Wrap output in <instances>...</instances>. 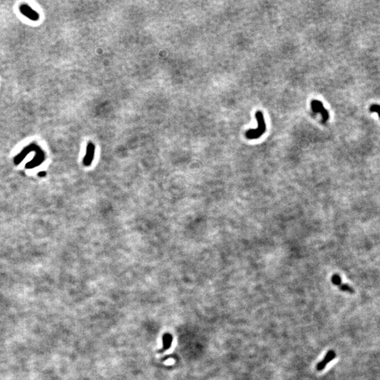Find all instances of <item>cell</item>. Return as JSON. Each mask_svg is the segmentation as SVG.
<instances>
[{
	"instance_id": "obj_5",
	"label": "cell",
	"mask_w": 380,
	"mask_h": 380,
	"mask_svg": "<svg viewBox=\"0 0 380 380\" xmlns=\"http://www.w3.org/2000/svg\"><path fill=\"white\" fill-rule=\"evenodd\" d=\"M94 145L92 143H89L88 147H87V152L83 160V164L85 165V166H89L92 164V162L94 159Z\"/></svg>"
},
{
	"instance_id": "obj_9",
	"label": "cell",
	"mask_w": 380,
	"mask_h": 380,
	"mask_svg": "<svg viewBox=\"0 0 380 380\" xmlns=\"http://www.w3.org/2000/svg\"><path fill=\"white\" fill-rule=\"evenodd\" d=\"M370 111H376L379 113V117H380V106L378 105H373L372 106L370 107Z\"/></svg>"
},
{
	"instance_id": "obj_4",
	"label": "cell",
	"mask_w": 380,
	"mask_h": 380,
	"mask_svg": "<svg viewBox=\"0 0 380 380\" xmlns=\"http://www.w3.org/2000/svg\"><path fill=\"white\" fill-rule=\"evenodd\" d=\"M20 11L24 16H26V17H28L32 21H38L39 18H40L38 13L36 12L35 11L32 10L31 8L29 6H28L27 4H22L20 7Z\"/></svg>"
},
{
	"instance_id": "obj_2",
	"label": "cell",
	"mask_w": 380,
	"mask_h": 380,
	"mask_svg": "<svg viewBox=\"0 0 380 380\" xmlns=\"http://www.w3.org/2000/svg\"><path fill=\"white\" fill-rule=\"evenodd\" d=\"M311 107L313 112L320 113V114H322L324 121L325 122L328 121L329 118L328 111L324 107L322 102L320 101H318V100H312L311 102Z\"/></svg>"
},
{
	"instance_id": "obj_6",
	"label": "cell",
	"mask_w": 380,
	"mask_h": 380,
	"mask_svg": "<svg viewBox=\"0 0 380 380\" xmlns=\"http://www.w3.org/2000/svg\"><path fill=\"white\" fill-rule=\"evenodd\" d=\"M338 287L342 290V292H346L348 293H350V294H353L354 293V289L352 288L351 286H349V285L346 284H339Z\"/></svg>"
},
{
	"instance_id": "obj_3",
	"label": "cell",
	"mask_w": 380,
	"mask_h": 380,
	"mask_svg": "<svg viewBox=\"0 0 380 380\" xmlns=\"http://www.w3.org/2000/svg\"><path fill=\"white\" fill-rule=\"evenodd\" d=\"M336 357V353L333 350H329L328 353H326L325 358H324L322 361H320L316 366V369L318 371H322L325 368L329 362H330L332 360H334Z\"/></svg>"
},
{
	"instance_id": "obj_8",
	"label": "cell",
	"mask_w": 380,
	"mask_h": 380,
	"mask_svg": "<svg viewBox=\"0 0 380 380\" xmlns=\"http://www.w3.org/2000/svg\"><path fill=\"white\" fill-rule=\"evenodd\" d=\"M171 341H172V338L170 336V335H166V336L164 337V339H163L164 348H167L170 347V343H171Z\"/></svg>"
},
{
	"instance_id": "obj_1",
	"label": "cell",
	"mask_w": 380,
	"mask_h": 380,
	"mask_svg": "<svg viewBox=\"0 0 380 380\" xmlns=\"http://www.w3.org/2000/svg\"><path fill=\"white\" fill-rule=\"evenodd\" d=\"M256 118L258 122V128L256 129H251L246 132V137L249 139H255L261 138V135L266 130V124L263 115L261 111H257Z\"/></svg>"
},
{
	"instance_id": "obj_7",
	"label": "cell",
	"mask_w": 380,
	"mask_h": 380,
	"mask_svg": "<svg viewBox=\"0 0 380 380\" xmlns=\"http://www.w3.org/2000/svg\"><path fill=\"white\" fill-rule=\"evenodd\" d=\"M331 280L332 283L337 287L342 284V279H341V277L338 274H334V275H332Z\"/></svg>"
}]
</instances>
